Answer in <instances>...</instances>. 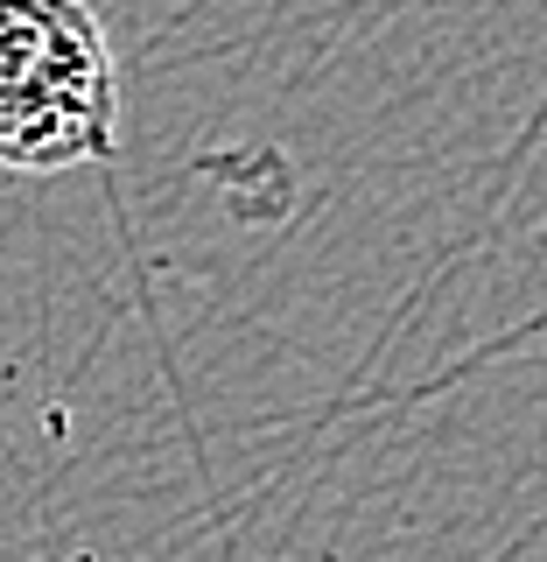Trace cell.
I'll return each instance as SVG.
<instances>
[{
    "mask_svg": "<svg viewBox=\"0 0 547 562\" xmlns=\"http://www.w3.org/2000/svg\"><path fill=\"white\" fill-rule=\"evenodd\" d=\"M119 64L92 0H0V169L113 162Z\"/></svg>",
    "mask_w": 547,
    "mask_h": 562,
    "instance_id": "1",
    "label": "cell"
}]
</instances>
